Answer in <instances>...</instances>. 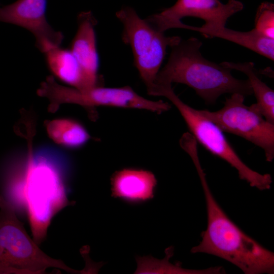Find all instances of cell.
Segmentation results:
<instances>
[{
    "label": "cell",
    "instance_id": "cell-17",
    "mask_svg": "<svg viewBox=\"0 0 274 274\" xmlns=\"http://www.w3.org/2000/svg\"><path fill=\"white\" fill-rule=\"evenodd\" d=\"M49 136L56 144L68 148H78L85 145L90 136L79 122L70 119H57L47 122Z\"/></svg>",
    "mask_w": 274,
    "mask_h": 274
},
{
    "label": "cell",
    "instance_id": "cell-16",
    "mask_svg": "<svg viewBox=\"0 0 274 274\" xmlns=\"http://www.w3.org/2000/svg\"><path fill=\"white\" fill-rule=\"evenodd\" d=\"M221 65L244 73L249 80L257 102L254 104L264 118L274 124V91L259 78L251 62H223Z\"/></svg>",
    "mask_w": 274,
    "mask_h": 274
},
{
    "label": "cell",
    "instance_id": "cell-7",
    "mask_svg": "<svg viewBox=\"0 0 274 274\" xmlns=\"http://www.w3.org/2000/svg\"><path fill=\"white\" fill-rule=\"evenodd\" d=\"M245 97L233 93L219 110H199L222 131L239 136L261 148L266 160L271 162L274 158V124L264 118L254 104L247 106Z\"/></svg>",
    "mask_w": 274,
    "mask_h": 274
},
{
    "label": "cell",
    "instance_id": "cell-3",
    "mask_svg": "<svg viewBox=\"0 0 274 274\" xmlns=\"http://www.w3.org/2000/svg\"><path fill=\"white\" fill-rule=\"evenodd\" d=\"M28 150L22 169L9 179L8 192L25 203L37 244L46 236L52 217L70 202L56 165L44 154L34 153L30 145Z\"/></svg>",
    "mask_w": 274,
    "mask_h": 274
},
{
    "label": "cell",
    "instance_id": "cell-13",
    "mask_svg": "<svg viewBox=\"0 0 274 274\" xmlns=\"http://www.w3.org/2000/svg\"><path fill=\"white\" fill-rule=\"evenodd\" d=\"M181 40L179 37H167L164 32H158L149 47L133 58L134 65L146 87L148 93L154 86L167 47L176 44Z\"/></svg>",
    "mask_w": 274,
    "mask_h": 274
},
{
    "label": "cell",
    "instance_id": "cell-12",
    "mask_svg": "<svg viewBox=\"0 0 274 274\" xmlns=\"http://www.w3.org/2000/svg\"><path fill=\"white\" fill-rule=\"evenodd\" d=\"M44 54L48 69L61 82L78 89L94 87L69 48L58 46Z\"/></svg>",
    "mask_w": 274,
    "mask_h": 274
},
{
    "label": "cell",
    "instance_id": "cell-6",
    "mask_svg": "<svg viewBox=\"0 0 274 274\" xmlns=\"http://www.w3.org/2000/svg\"><path fill=\"white\" fill-rule=\"evenodd\" d=\"M38 94L50 101L49 109L55 111L62 104H74L87 108L105 106L137 109L161 114L171 106L162 100L153 101L138 94L130 86H97L78 89L59 84L53 76H48L37 91Z\"/></svg>",
    "mask_w": 274,
    "mask_h": 274
},
{
    "label": "cell",
    "instance_id": "cell-10",
    "mask_svg": "<svg viewBox=\"0 0 274 274\" xmlns=\"http://www.w3.org/2000/svg\"><path fill=\"white\" fill-rule=\"evenodd\" d=\"M78 29L70 46L86 77L94 87L103 86L98 74L99 57L97 50L95 26L97 21L89 11L77 16Z\"/></svg>",
    "mask_w": 274,
    "mask_h": 274
},
{
    "label": "cell",
    "instance_id": "cell-2",
    "mask_svg": "<svg viewBox=\"0 0 274 274\" xmlns=\"http://www.w3.org/2000/svg\"><path fill=\"white\" fill-rule=\"evenodd\" d=\"M202 44L198 39L191 37L171 46L167 62L159 70L154 86L185 84L193 88L207 105L214 104L226 93L245 96L253 94L248 79L235 78L231 74L232 70L204 58L200 51Z\"/></svg>",
    "mask_w": 274,
    "mask_h": 274
},
{
    "label": "cell",
    "instance_id": "cell-4",
    "mask_svg": "<svg viewBox=\"0 0 274 274\" xmlns=\"http://www.w3.org/2000/svg\"><path fill=\"white\" fill-rule=\"evenodd\" d=\"M18 219L14 204L0 195V274H42L50 267L80 273L45 254Z\"/></svg>",
    "mask_w": 274,
    "mask_h": 274
},
{
    "label": "cell",
    "instance_id": "cell-18",
    "mask_svg": "<svg viewBox=\"0 0 274 274\" xmlns=\"http://www.w3.org/2000/svg\"><path fill=\"white\" fill-rule=\"evenodd\" d=\"M263 36L274 39V6L262 3L258 7L255 19V28Z\"/></svg>",
    "mask_w": 274,
    "mask_h": 274
},
{
    "label": "cell",
    "instance_id": "cell-15",
    "mask_svg": "<svg viewBox=\"0 0 274 274\" xmlns=\"http://www.w3.org/2000/svg\"><path fill=\"white\" fill-rule=\"evenodd\" d=\"M185 29L197 31L206 38L226 40L274 60V39L263 36L255 28L248 31H239L225 26L204 28L186 25Z\"/></svg>",
    "mask_w": 274,
    "mask_h": 274
},
{
    "label": "cell",
    "instance_id": "cell-5",
    "mask_svg": "<svg viewBox=\"0 0 274 274\" xmlns=\"http://www.w3.org/2000/svg\"><path fill=\"white\" fill-rule=\"evenodd\" d=\"M155 96L167 98L178 109L196 141L212 154L229 163L237 172L240 179L260 190L269 189L272 184L270 174H260L246 165L241 159L219 127L195 109L184 102L175 93L172 85H160Z\"/></svg>",
    "mask_w": 274,
    "mask_h": 274
},
{
    "label": "cell",
    "instance_id": "cell-8",
    "mask_svg": "<svg viewBox=\"0 0 274 274\" xmlns=\"http://www.w3.org/2000/svg\"><path fill=\"white\" fill-rule=\"evenodd\" d=\"M243 4L237 0L223 4L219 0H178L172 7L145 18L157 31L164 32L171 28H184L181 19L195 17L204 21V28L225 26L228 19L241 11Z\"/></svg>",
    "mask_w": 274,
    "mask_h": 274
},
{
    "label": "cell",
    "instance_id": "cell-14",
    "mask_svg": "<svg viewBox=\"0 0 274 274\" xmlns=\"http://www.w3.org/2000/svg\"><path fill=\"white\" fill-rule=\"evenodd\" d=\"M116 16L123 25L122 41L130 47L133 58L139 56L149 47L159 31L130 7L122 8Z\"/></svg>",
    "mask_w": 274,
    "mask_h": 274
},
{
    "label": "cell",
    "instance_id": "cell-1",
    "mask_svg": "<svg viewBox=\"0 0 274 274\" xmlns=\"http://www.w3.org/2000/svg\"><path fill=\"white\" fill-rule=\"evenodd\" d=\"M206 200L207 226L192 253H206L234 264L245 274L273 273L274 253L246 234L226 215L208 185L198 155L191 156Z\"/></svg>",
    "mask_w": 274,
    "mask_h": 274
},
{
    "label": "cell",
    "instance_id": "cell-11",
    "mask_svg": "<svg viewBox=\"0 0 274 274\" xmlns=\"http://www.w3.org/2000/svg\"><path fill=\"white\" fill-rule=\"evenodd\" d=\"M157 184L155 175L149 170L124 168L111 177L112 195L129 203H144L154 197Z\"/></svg>",
    "mask_w": 274,
    "mask_h": 274
},
{
    "label": "cell",
    "instance_id": "cell-9",
    "mask_svg": "<svg viewBox=\"0 0 274 274\" xmlns=\"http://www.w3.org/2000/svg\"><path fill=\"white\" fill-rule=\"evenodd\" d=\"M47 0H17L0 7V22L14 24L31 32L36 39V46L44 53L60 46L63 33L55 30L47 20Z\"/></svg>",
    "mask_w": 274,
    "mask_h": 274
}]
</instances>
